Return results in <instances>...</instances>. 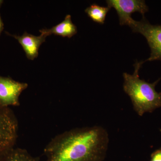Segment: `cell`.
<instances>
[{"label":"cell","instance_id":"3957f363","mask_svg":"<svg viewBox=\"0 0 161 161\" xmlns=\"http://www.w3.org/2000/svg\"><path fill=\"white\" fill-rule=\"evenodd\" d=\"M128 26L132 31L143 35L147 39L151 50L150 57L144 62L153 60L161 61V25L150 24L145 17L140 21L133 19Z\"/></svg>","mask_w":161,"mask_h":161},{"label":"cell","instance_id":"7a4b0ae2","mask_svg":"<svg viewBox=\"0 0 161 161\" xmlns=\"http://www.w3.org/2000/svg\"><path fill=\"white\" fill-rule=\"evenodd\" d=\"M144 63V61L136 62L132 75L123 74L124 92L130 96L133 109L141 116L161 107V92L155 90L156 85L161 78L152 83L141 79L139 72Z\"/></svg>","mask_w":161,"mask_h":161},{"label":"cell","instance_id":"ba28073f","mask_svg":"<svg viewBox=\"0 0 161 161\" xmlns=\"http://www.w3.org/2000/svg\"><path fill=\"white\" fill-rule=\"evenodd\" d=\"M41 34L47 36L53 34L61 36L63 37L71 38L78 32L77 26L72 22L70 15L67 14L64 19L56 26H53L50 29L40 30Z\"/></svg>","mask_w":161,"mask_h":161},{"label":"cell","instance_id":"4fadbf2b","mask_svg":"<svg viewBox=\"0 0 161 161\" xmlns=\"http://www.w3.org/2000/svg\"><path fill=\"white\" fill-rule=\"evenodd\" d=\"M3 1L2 0H0V8H1V6H2V4H3Z\"/></svg>","mask_w":161,"mask_h":161},{"label":"cell","instance_id":"277c9868","mask_svg":"<svg viewBox=\"0 0 161 161\" xmlns=\"http://www.w3.org/2000/svg\"><path fill=\"white\" fill-rule=\"evenodd\" d=\"M17 119L9 108L0 105V157L14 148L18 138Z\"/></svg>","mask_w":161,"mask_h":161},{"label":"cell","instance_id":"52a82bcc","mask_svg":"<svg viewBox=\"0 0 161 161\" xmlns=\"http://www.w3.org/2000/svg\"><path fill=\"white\" fill-rule=\"evenodd\" d=\"M6 33L18 40L26 53V57L31 60H34L37 58L39 48L45 42L47 37L41 34L40 36H35L26 32L21 36L11 35L7 32Z\"/></svg>","mask_w":161,"mask_h":161},{"label":"cell","instance_id":"30bf717a","mask_svg":"<svg viewBox=\"0 0 161 161\" xmlns=\"http://www.w3.org/2000/svg\"><path fill=\"white\" fill-rule=\"evenodd\" d=\"M111 9L107 6H99L96 4H93L85 9L86 13L94 22L103 24L108 13Z\"/></svg>","mask_w":161,"mask_h":161},{"label":"cell","instance_id":"6da1fadb","mask_svg":"<svg viewBox=\"0 0 161 161\" xmlns=\"http://www.w3.org/2000/svg\"><path fill=\"white\" fill-rule=\"evenodd\" d=\"M109 143L101 126L76 128L55 136L44 149L46 161H103Z\"/></svg>","mask_w":161,"mask_h":161},{"label":"cell","instance_id":"9c48e42d","mask_svg":"<svg viewBox=\"0 0 161 161\" xmlns=\"http://www.w3.org/2000/svg\"><path fill=\"white\" fill-rule=\"evenodd\" d=\"M38 158L33 157L26 150L14 148L8 150L0 157V161H38Z\"/></svg>","mask_w":161,"mask_h":161},{"label":"cell","instance_id":"8992f818","mask_svg":"<svg viewBox=\"0 0 161 161\" xmlns=\"http://www.w3.org/2000/svg\"><path fill=\"white\" fill-rule=\"evenodd\" d=\"M28 86L27 83L16 81L11 78L0 76V105L5 108L19 106V97Z\"/></svg>","mask_w":161,"mask_h":161},{"label":"cell","instance_id":"7c38bea8","mask_svg":"<svg viewBox=\"0 0 161 161\" xmlns=\"http://www.w3.org/2000/svg\"><path fill=\"white\" fill-rule=\"evenodd\" d=\"M3 29H4V23L2 21L1 15H0V36H1V33H2V31H3Z\"/></svg>","mask_w":161,"mask_h":161},{"label":"cell","instance_id":"8fae6325","mask_svg":"<svg viewBox=\"0 0 161 161\" xmlns=\"http://www.w3.org/2000/svg\"><path fill=\"white\" fill-rule=\"evenodd\" d=\"M150 161H161V148L153 153Z\"/></svg>","mask_w":161,"mask_h":161},{"label":"cell","instance_id":"5b68a950","mask_svg":"<svg viewBox=\"0 0 161 161\" xmlns=\"http://www.w3.org/2000/svg\"><path fill=\"white\" fill-rule=\"evenodd\" d=\"M108 7L114 8L119 18L120 25H128L132 19V13L138 12L144 17V15L149 11V8L143 0H108Z\"/></svg>","mask_w":161,"mask_h":161},{"label":"cell","instance_id":"5bb4252c","mask_svg":"<svg viewBox=\"0 0 161 161\" xmlns=\"http://www.w3.org/2000/svg\"><path fill=\"white\" fill-rule=\"evenodd\" d=\"M160 131H161V130H160Z\"/></svg>","mask_w":161,"mask_h":161}]
</instances>
